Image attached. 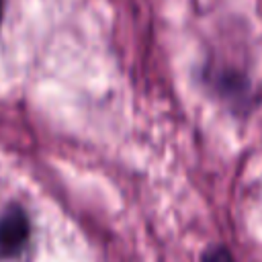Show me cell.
I'll return each instance as SVG.
<instances>
[{
    "label": "cell",
    "instance_id": "2",
    "mask_svg": "<svg viewBox=\"0 0 262 262\" xmlns=\"http://www.w3.org/2000/svg\"><path fill=\"white\" fill-rule=\"evenodd\" d=\"M31 237V221L23 207L10 205L0 213V256H18Z\"/></svg>",
    "mask_w": 262,
    "mask_h": 262
},
{
    "label": "cell",
    "instance_id": "3",
    "mask_svg": "<svg viewBox=\"0 0 262 262\" xmlns=\"http://www.w3.org/2000/svg\"><path fill=\"white\" fill-rule=\"evenodd\" d=\"M201 262H235V260L225 246H211L203 252Z\"/></svg>",
    "mask_w": 262,
    "mask_h": 262
},
{
    "label": "cell",
    "instance_id": "1",
    "mask_svg": "<svg viewBox=\"0 0 262 262\" xmlns=\"http://www.w3.org/2000/svg\"><path fill=\"white\" fill-rule=\"evenodd\" d=\"M205 82L207 86L225 102H229L235 111H239L244 104H252V86L246 74H242L235 68L227 66H217V68H207L205 72Z\"/></svg>",
    "mask_w": 262,
    "mask_h": 262
},
{
    "label": "cell",
    "instance_id": "4",
    "mask_svg": "<svg viewBox=\"0 0 262 262\" xmlns=\"http://www.w3.org/2000/svg\"><path fill=\"white\" fill-rule=\"evenodd\" d=\"M0 23H2V0H0Z\"/></svg>",
    "mask_w": 262,
    "mask_h": 262
}]
</instances>
